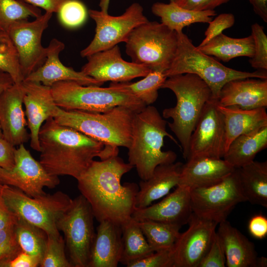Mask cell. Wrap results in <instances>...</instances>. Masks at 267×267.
Returning <instances> with one entry per match:
<instances>
[{
    "mask_svg": "<svg viewBox=\"0 0 267 267\" xmlns=\"http://www.w3.org/2000/svg\"><path fill=\"white\" fill-rule=\"evenodd\" d=\"M133 168L118 155L93 160L77 179L79 191L99 222L108 221L121 226L132 218L139 186L134 182L122 185L121 180Z\"/></svg>",
    "mask_w": 267,
    "mask_h": 267,
    "instance_id": "obj_1",
    "label": "cell"
},
{
    "mask_svg": "<svg viewBox=\"0 0 267 267\" xmlns=\"http://www.w3.org/2000/svg\"><path fill=\"white\" fill-rule=\"evenodd\" d=\"M40 162L50 174L69 176L77 179L93 158L103 160L118 155L117 147L104 144L53 117L42 125L39 134Z\"/></svg>",
    "mask_w": 267,
    "mask_h": 267,
    "instance_id": "obj_2",
    "label": "cell"
},
{
    "mask_svg": "<svg viewBox=\"0 0 267 267\" xmlns=\"http://www.w3.org/2000/svg\"><path fill=\"white\" fill-rule=\"evenodd\" d=\"M167 123L157 109L150 105L134 113L128 148V163L135 168L141 180L149 178L157 166L172 163L176 160L174 151L162 150L165 136L180 148L177 139L167 131Z\"/></svg>",
    "mask_w": 267,
    "mask_h": 267,
    "instance_id": "obj_3",
    "label": "cell"
},
{
    "mask_svg": "<svg viewBox=\"0 0 267 267\" xmlns=\"http://www.w3.org/2000/svg\"><path fill=\"white\" fill-rule=\"evenodd\" d=\"M161 88L171 90L176 96L175 106L164 109L162 117L172 119L167 124L178 139L183 157L186 160L191 135L205 104L213 98L211 90L203 80L191 73L168 77Z\"/></svg>",
    "mask_w": 267,
    "mask_h": 267,
    "instance_id": "obj_4",
    "label": "cell"
},
{
    "mask_svg": "<svg viewBox=\"0 0 267 267\" xmlns=\"http://www.w3.org/2000/svg\"><path fill=\"white\" fill-rule=\"evenodd\" d=\"M135 112L122 106L104 112L65 110L56 106L53 118L59 124L104 144L128 148L131 141Z\"/></svg>",
    "mask_w": 267,
    "mask_h": 267,
    "instance_id": "obj_5",
    "label": "cell"
},
{
    "mask_svg": "<svg viewBox=\"0 0 267 267\" xmlns=\"http://www.w3.org/2000/svg\"><path fill=\"white\" fill-rule=\"evenodd\" d=\"M177 52L170 68L165 72L167 77L185 73L195 74L207 84L211 90L213 98L217 100L222 87L231 80L267 79V70L249 72L228 68L199 50L183 32L177 33Z\"/></svg>",
    "mask_w": 267,
    "mask_h": 267,
    "instance_id": "obj_6",
    "label": "cell"
},
{
    "mask_svg": "<svg viewBox=\"0 0 267 267\" xmlns=\"http://www.w3.org/2000/svg\"><path fill=\"white\" fill-rule=\"evenodd\" d=\"M50 88L56 105L65 110L104 112L122 106L137 112L147 106L135 96L109 87L84 86L67 81Z\"/></svg>",
    "mask_w": 267,
    "mask_h": 267,
    "instance_id": "obj_7",
    "label": "cell"
},
{
    "mask_svg": "<svg viewBox=\"0 0 267 267\" xmlns=\"http://www.w3.org/2000/svg\"><path fill=\"white\" fill-rule=\"evenodd\" d=\"M125 43L132 62L165 72L175 57L178 39L176 31L161 22L148 21L135 28Z\"/></svg>",
    "mask_w": 267,
    "mask_h": 267,
    "instance_id": "obj_8",
    "label": "cell"
},
{
    "mask_svg": "<svg viewBox=\"0 0 267 267\" xmlns=\"http://www.w3.org/2000/svg\"><path fill=\"white\" fill-rule=\"evenodd\" d=\"M2 192L6 204L18 218L41 228L47 235H60L57 221L72 201L67 194L58 191L32 197L5 184H3Z\"/></svg>",
    "mask_w": 267,
    "mask_h": 267,
    "instance_id": "obj_9",
    "label": "cell"
},
{
    "mask_svg": "<svg viewBox=\"0 0 267 267\" xmlns=\"http://www.w3.org/2000/svg\"><path fill=\"white\" fill-rule=\"evenodd\" d=\"M91 207L82 195L72 199L68 209L59 219L57 227L64 235L73 267H89L95 233Z\"/></svg>",
    "mask_w": 267,
    "mask_h": 267,
    "instance_id": "obj_10",
    "label": "cell"
},
{
    "mask_svg": "<svg viewBox=\"0 0 267 267\" xmlns=\"http://www.w3.org/2000/svg\"><path fill=\"white\" fill-rule=\"evenodd\" d=\"M89 14L96 24L95 32L90 44L81 50L82 57L126 42L135 28L148 21L143 14L142 6L137 2L132 3L119 16L95 9H89Z\"/></svg>",
    "mask_w": 267,
    "mask_h": 267,
    "instance_id": "obj_11",
    "label": "cell"
},
{
    "mask_svg": "<svg viewBox=\"0 0 267 267\" xmlns=\"http://www.w3.org/2000/svg\"><path fill=\"white\" fill-rule=\"evenodd\" d=\"M193 213L219 224L226 220L238 204L247 202L236 170L215 185L190 189Z\"/></svg>",
    "mask_w": 267,
    "mask_h": 267,
    "instance_id": "obj_12",
    "label": "cell"
},
{
    "mask_svg": "<svg viewBox=\"0 0 267 267\" xmlns=\"http://www.w3.org/2000/svg\"><path fill=\"white\" fill-rule=\"evenodd\" d=\"M15 150V163L10 169L0 168V183L16 187L29 196L45 194L44 188H53L60 183L58 176L49 174L35 159L24 144Z\"/></svg>",
    "mask_w": 267,
    "mask_h": 267,
    "instance_id": "obj_13",
    "label": "cell"
},
{
    "mask_svg": "<svg viewBox=\"0 0 267 267\" xmlns=\"http://www.w3.org/2000/svg\"><path fill=\"white\" fill-rule=\"evenodd\" d=\"M212 98L205 104L189 142L186 160L199 157L223 158L226 151L223 117Z\"/></svg>",
    "mask_w": 267,
    "mask_h": 267,
    "instance_id": "obj_14",
    "label": "cell"
},
{
    "mask_svg": "<svg viewBox=\"0 0 267 267\" xmlns=\"http://www.w3.org/2000/svg\"><path fill=\"white\" fill-rule=\"evenodd\" d=\"M52 13L45 12L32 21L14 23L7 31L18 54L24 79L43 65L46 58V47L42 44V36Z\"/></svg>",
    "mask_w": 267,
    "mask_h": 267,
    "instance_id": "obj_15",
    "label": "cell"
},
{
    "mask_svg": "<svg viewBox=\"0 0 267 267\" xmlns=\"http://www.w3.org/2000/svg\"><path fill=\"white\" fill-rule=\"evenodd\" d=\"M188 223L187 229L180 233L171 250L173 267H198L218 224L193 213Z\"/></svg>",
    "mask_w": 267,
    "mask_h": 267,
    "instance_id": "obj_16",
    "label": "cell"
},
{
    "mask_svg": "<svg viewBox=\"0 0 267 267\" xmlns=\"http://www.w3.org/2000/svg\"><path fill=\"white\" fill-rule=\"evenodd\" d=\"M87 62L81 71L102 85L105 82L125 83L144 77L151 70L133 62L124 60L118 45L86 57Z\"/></svg>",
    "mask_w": 267,
    "mask_h": 267,
    "instance_id": "obj_17",
    "label": "cell"
},
{
    "mask_svg": "<svg viewBox=\"0 0 267 267\" xmlns=\"http://www.w3.org/2000/svg\"><path fill=\"white\" fill-rule=\"evenodd\" d=\"M190 189L178 185L160 202L142 208H135L132 218L136 221L152 220L181 227L192 214Z\"/></svg>",
    "mask_w": 267,
    "mask_h": 267,
    "instance_id": "obj_18",
    "label": "cell"
},
{
    "mask_svg": "<svg viewBox=\"0 0 267 267\" xmlns=\"http://www.w3.org/2000/svg\"><path fill=\"white\" fill-rule=\"evenodd\" d=\"M23 82L14 83L0 94V125L3 137L13 146L27 142L30 134L23 108Z\"/></svg>",
    "mask_w": 267,
    "mask_h": 267,
    "instance_id": "obj_19",
    "label": "cell"
},
{
    "mask_svg": "<svg viewBox=\"0 0 267 267\" xmlns=\"http://www.w3.org/2000/svg\"><path fill=\"white\" fill-rule=\"evenodd\" d=\"M25 89L23 105L25 114L30 130V146L40 152L39 134L42 125L53 117L56 105L51 88L39 83L23 81Z\"/></svg>",
    "mask_w": 267,
    "mask_h": 267,
    "instance_id": "obj_20",
    "label": "cell"
},
{
    "mask_svg": "<svg viewBox=\"0 0 267 267\" xmlns=\"http://www.w3.org/2000/svg\"><path fill=\"white\" fill-rule=\"evenodd\" d=\"M64 48L63 42L55 38L52 39L46 47L44 62L24 81L39 83L49 87L56 83L67 81H74L84 86L102 85L81 71H76L64 65L59 59V54Z\"/></svg>",
    "mask_w": 267,
    "mask_h": 267,
    "instance_id": "obj_21",
    "label": "cell"
},
{
    "mask_svg": "<svg viewBox=\"0 0 267 267\" xmlns=\"http://www.w3.org/2000/svg\"><path fill=\"white\" fill-rule=\"evenodd\" d=\"M219 105L250 110L267 107V79L246 78L231 80L222 87Z\"/></svg>",
    "mask_w": 267,
    "mask_h": 267,
    "instance_id": "obj_22",
    "label": "cell"
},
{
    "mask_svg": "<svg viewBox=\"0 0 267 267\" xmlns=\"http://www.w3.org/2000/svg\"><path fill=\"white\" fill-rule=\"evenodd\" d=\"M182 164L178 185L190 189L215 185L232 174L236 168L222 158L199 157Z\"/></svg>",
    "mask_w": 267,
    "mask_h": 267,
    "instance_id": "obj_23",
    "label": "cell"
},
{
    "mask_svg": "<svg viewBox=\"0 0 267 267\" xmlns=\"http://www.w3.org/2000/svg\"><path fill=\"white\" fill-rule=\"evenodd\" d=\"M123 250L121 226L99 222L91 249L89 267H117Z\"/></svg>",
    "mask_w": 267,
    "mask_h": 267,
    "instance_id": "obj_24",
    "label": "cell"
},
{
    "mask_svg": "<svg viewBox=\"0 0 267 267\" xmlns=\"http://www.w3.org/2000/svg\"><path fill=\"white\" fill-rule=\"evenodd\" d=\"M217 231L222 242L227 267H257L255 245L238 229L225 220Z\"/></svg>",
    "mask_w": 267,
    "mask_h": 267,
    "instance_id": "obj_25",
    "label": "cell"
},
{
    "mask_svg": "<svg viewBox=\"0 0 267 267\" xmlns=\"http://www.w3.org/2000/svg\"><path fill=\"white\" fill-rule=\"evenodd\" d=\"M182 163L178 162L157 166L152 176L141 180L135 200V208H142L167 195L170 190L178 186Z\"/></svg>",
    "mask_w": 267,
    "mask_h": 267,
    "instance_id": "obj_26",
    "label": "cell"
},
{
    "mask_svg": "<svg viewBox=\"0 0 267 267\" xmlns=\"http://www.w3.org/2000/svg\"><path fill=\"white\" fill-rule=\"evenodd\" d=\"M217 107L223 117L226 151L230 143L238 136L267 126L266 108L246 110L233 106L224 107L218 103Z\"/></svg>",
    "mask_w": 267,
    "mask_h": 267,
    "instance_id": "obj_27",
    "label": "cell"
},
{
    "mask_svg": "<svg viewBox=\"0 0 267 267\" xmlns=\"http://www.w3.org/2000/svg\"><path fill=\"white\" fill-rule=\"evenodd\" d=\"M267 147V126L242 134L232 140L223 159L235 168L254 161L256 155Z\"/></svg>",
    "mask_w": 267,
    "mask_h": 267,
    "instance_id": "obj_28",
    "label": "cell"
},
{
    "mask_svg": "<svg viewBox=\"0 0 267 267\" xmlns=\"http://www.w3.org/2000/svg\"><path fill=\"white\" fill-rule=\"evenodd\" d=\"M236 170L247 201L267 208V162L253 161Z\"/></svg>",
    "mask_w": 267,
    "mask_h": 267,
    "instance_id": "obj_29",
    "label": "cell"
},
{
    "mask_svg": "<svg viewBox=\"0 0 267 267\" xmlns=\"http://www.w3.org/2000/svg\"><path fill=\"white\" fill-rule=\"evenodd\" d=\"M152 13L159 17L161 23L177 33L184 27L196 23H208L216 15L214 10L195 11L178 5L174 1L169 3L156 2L151 7Z\"/></svg>",
    "mask_w": 267,
    "mask_h": 267,
    "instance_id": "obj_30",
    "label": "cell"
},
{
    "mask_svg": "<svg viewBox=\"0 0 267 267\" xmlns=\"http://www.w3.org/2000/svg\"><path fill=\"white\" fill-rule=\"evenodd\" d=\"M196 47L202 53L215 56L223 62H228L240 56L251 58L255 51L254 41L251 35L247 37L234 38L222 33L205 44Z\"/></svg>",
    "mask_w": 267,
    "mask_h": 267,
    "instance_id": "obj_31",
    "label": "cell"
},
{
    "mask_svg": "<svg viewBox=\"0 0 267 267\" xmlns=\"http://www.w3.org/2000/svg\"><path fill=\"white\" fill-rule=\"evenodd\" d=\"M123 250L120 263L126 266L154 251L147 242L138 222L132 218L121 225Z\"/></svg>",
    "mask_w": 267,
    "mask_h": 267,
    "instance_id": "obj_32",
    "label": "cell"
},
{
    "mask_svg": "<svg viewBox=\"0 0 267 267\" xmlns=\"http://www.w3.org/2000/svg\"><path fill=\"white\" fill-rule=\"evenodd\" d=\"M168 77L165 72L151 70L144 78L135 83H111L109 87L132 95L146 105L154 103L161 89Z\"/></svg>",
    "mask_w": 267,
    "mask_h": 267,
    "instance_id": "obj_33",
    "label": "cell"
},
{
    "mask_svg": "<svg viewBox=\"0 0 267 267\" xmlns=\"http://www.w3.org/2000/svg\"><path fill=\"white\" fill-rule=\"evenodd\" d=\"M137 222L154 252L171 249L180 234L178 225L152 220Z\"/></svg>",
    "mask_w": 267,
    "mask_h": 267,
    "instance_id": "obj_34",
    "label": "cell"
},
{
    "mask_svg": "<svg viewBox=\"0 0 267 267\" xmlns=\"http://www.w3.org/2000/svg\"><path fill=\"white\" fill-rule=\"evenodd\" d=\"M15 232L22 251L38 258L41 262L46 245L47 233L20 218L15 224Z\"/></svg>",
    "mask_w": 267,
    "mask_h": 267,
    "instance_id": "obj_35",
    "label": "cell"
},
{
    "mask_svg": "<svg viewBox=\"0 0 267 267\" xmlns=\"http://www.w3.org/2000/svg\"><path fill=\"white\" fill-rule=\"evenodd\" d=\"M41 15L38 7L24 0H0V30L7 32L14 23Z\"/></svg>",
    "mask_w": 267,
    "mask_h": 267,
    "instance_id": "obj_36",
    "label": "cell"
},
{
    "mask_svg": "<svg viewBox=\"0 0 267 267\" xmlns=\"http://www.w3.org/2000/svg\"><path fill=\"white\" fill-rule=\"evenodd\" d=\"M0 70L8 74L14 83L24 81L17 49L7 32L0 30Z\"/></svg>",
    "mask_w": 267,
    "mask_h": 267,
    "instance_id": "obj_37",
    "label": "cell"
},
{
    "mask_svg": "<svg viewBox=\"0 0 267 267\" xmlns=\"http://www.w3.org/2000/svg\"><path fill=\"white\" fill-rule=\"evenodd\" d=\"M65 241L60 235H47L45 249L41 261V267H73L66 257Z\"/></svg>",
    "mask_w": 267,
    "mask_h": 267,
    "instance_id": "obj_38",
    "label": "cell"
},
{
    "mask_svg": "<svg viewBox=\"0 0 267 267\" xmlns=\"http://www.w3.org/2000/svg\"><path fill=\"white\" fill-rule=\"evenodd\" d=\"M60 23L68 28H76L86 21L88 12L84 3L79 0H66L58 12Z\"/></svg>",
    "mask_w": 267,
    "mask_h": 267,
    "instance_id": "obj_39",
    "label": "cell"
},
{
    "mask_svg": "<svg viewBox=\"0 0 267 267\" xmlns=\"http://www.w3.org/2000/svg\"><path fill=\"white\" fill-rule=\"evenodd\" d=\"M15 224L0 229V267H4L22 252L16 237Z\"/></svg>",
    "mask_w": 267,
    "mask_h": 267,
    "instance_id": "obj_40",
    "label": "cell"
},
{
    "mask_svg": "<svg viewBox=\"0 0 267 267\" xmlns=\"http://www.w3.org/2000/svg\"><path fill=\"white\" fill-rule=\"evenodd\" d=\"M251 31L255 51L253 56L250 58L249 63L257 70H267V36L263 27L258 23L251 26Z\"/></svg>",
    "mask_w": 267,
    "mask_h": 267,
    "instance_id": "obj_41",
    "label": "cell"
},
{
    "mask_svg": "<svg viewBox=\"0 0 267 267\" xmlns=\"http://www.w3.org/2000/svg\"><path fill=\"white\" fill-rule=\"evenodd\" d=\"M225 257L220 238L216 231L209 249L198 267H224Z\"/></svg>",
    "mask_w": 267,
    "mask_h": 267,
    "instance_id": "obj_42",
    "label": "cell"
},
{
    "mask_svg": "<svg viewBox=\"0 0 267 267\" xmlns=\"http://www.w3.org/2000/svg\"><path fill=\"white\" fill-rule=\"evenodd\" d=\"M235 22L234 16L232 13H224L219 14L209 23L205 32V38L198 46H202L214 37L222 33L224 30L232 27Z\"/></svg>",
    "mask_w": 267,
    "mask_h": 267,
    "instance_id": "obj_43",
    "label": "cell"
},
{
    "mask_svg": "<svg viewBox=\"0 0 267 267\" xmlns=\"http://www.w3.org/2000/svg\"><path fill=\"white\" fill-rule=\"evenodd\" d=\"M171 249L154 252L146 257L134 262L127 267H173Z\"/></svg>",
    "mask_w": 267,
    "mask_h": 267,
    "instance_id": "obj_44",
    "label": "cell"
},
{
    "mask_svg": "<svg viewBox=\"0 0 267 267\" xmlns=\"http://www.w3.org/2000/svg\"><path fill=\"white\" fill-rule=\"evenodd\" d=\"M230 0H176L179 6L195 11L214 10Z\"/></svg>",
    "mask_w": 267,
    "mask_h": 267,
    "instance_id": "obj_45",
    "label": "cell"
},
{
    "mask_svg": "<svg viewBox=\"0 0 267 267\" xmlns=\"http://www.w3.org/2000/svg\"><path fill=\"white\" fill-rule=\"evenodd\" d=\"M16 148L3 137L0 138V168L10 169L15 163Z\"/></svg>",
    "mask_w": 267,
    "mask_h": 267,
    "instance_id": "obj_46",
    "label": "cell"
},
{
    "mask_svg": "<svg viewBox=\"0 0 267 267\" xmlns=\"http://www.w3.org/2000/svg\"><path fill=\"white\" fill-rule=\"evenodd\" d=\"M248 230L254 238L262 239L267 235V218L262 214L253 216L248 222Z\"/></svg>",
    "mask_w": 267,
    "mask_h": 267,
    "instance_id": "obj_47",
    "label": "cell"
},
{
    "mask_svg": "<svg viewBox=\"0 0 267 267\" xmlns=\"http://www.w3.org/2000/svg\"><path fill=\"white\" fill-rule=\"evenodd\" d=\"M3 184L0 183V229L15 224L18 217L10 210L2 195Z\"/></svg>",
    "mask_w": 267,
    "mask_h": 267,
    "instance_id": "obj_48",
    "label": "cell"
},
{
    "mask_svg": "<svg viewBox=\"0 0 267 267\" xmlns=\"http://www.w3.org/2000/svg\"><path fill=\"white\" fill-rule=\"evenodd\" d=\"M40 263L39 259L22 251L4 267H37Z\"/></svg>",
    "mask_w": 267,
    "mask_h": 267,
    "instance_id": "obj_49",
    "label": "cell"
},
{
    "mask_svg": "<svg viewBox=\"0 0 267 267\" xmlns=\"http://www.w3.org/2000/svg\"><path fill=\"white\" fill-rule=\"evenodd\" d=\"M26 2L35 6L40 7L45 10V12L57 13L62 5L66 0H24Z\"/></svg>",
    "mask_w": 267,
    "mask_h": 267,
    "instance_id": "obj_50",
    "label": "cell"
},
{
    "mask_svg": "<svg viewBox=\"0 0 267 267\" xmlns=\"http://www.w3.org/2000/svg\"><path fill=\"white\" fill-rule=\"evenodd\" d=\"M255 13L267 22V0H248Z\"/></svg>",
    "mask_w": 267,
    "mask_h": 267,
    "instance_id": "obj_51",
    "label": "cell"
},
{
    "mask_svg": "<svg viewBox=\"0 0 267 267\" xmlns=\"http://www.w3.org/2000/svg\"><path fill=\"white\" fill-rule=\"evenodd\" d=\"M14 84L12 78L9 74L0 70V94Z\"/></svg>",
    "mask_w": 267,
    "mask_h": 267,
    "instance_id": "obj_52",
    "label": "cell"
},
{
    "mask_svg": "<svg viewBox=\"0 0 267 267\" xmlns=\"http://www.w3.org/2000/svg\"><path fill=\"white\" fill-rule=\"evenodd\" d=\"M176 0H170V1H175ZM110 0H100L99 7L101 10L108 12V9Z\"/></svg>",
    "mask_w": 267,
    "mask_h": 267,
    "instance_id": "obj_53",
    "label": "cell"
},
{
    "mask_svg": "<svg viewBox=\"0 0 267 267\" xmlns=\"http://www.w3.org/2000/svg\"><path fill=\"white\" fill-rule=\"evenodd\" d=\"M257 267H267V258L263 256L260 258H258Z\"/></svg>",
    "mask_w": 267,
    "mask_h": 267,
    "instance_id": "obj_54",
    "label": "cell"
},
{
    "mask_svg": "<svg viewBox=\"0 0 267 267\" xmlns=\"http://www.w3.org/2000/svg\"><path fill=\"white\" fill-rule=\"evenodd\" d=\"M3 137V134H2V131H1V127H0V137Z\"/></svg>",
    "mask_w": 267,
    "mask_h": 267,
    "instance_id": "obj_55",
    "label": "cell"
}]
</instances>
